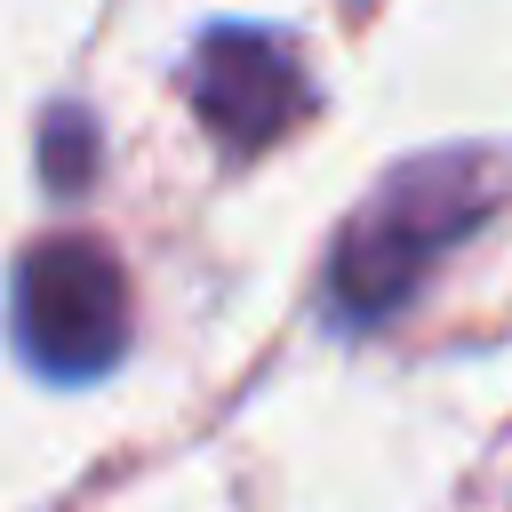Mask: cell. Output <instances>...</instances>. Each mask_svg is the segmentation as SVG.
Listing matches in <instances>:
<instances>
[{"label": "cell", "instance_id": "obj_1", "mask_svg": "<svg viewBox=\"0 0 512 512\" xmlns=\"http://www.w3.org/2000/svg\"><path fill=\"white\" fill-rule=\"evenodd\" d=\"M496 192H504V176H496L488 152H424V160L392 168V176L352 208V224L336 232L328 312H336L344 328L392 320V312L424 288V272H432L456 240H472V232L488 224Z\"/></svg>", "mask_w": 512, "mask_h": 512}, {"label": "cell", "instance_id": "obj_2", "mask_svg": "<svg viewBox=\"0 0 512 512\" xmlns=\"http://www.w3.org/2000/svg\"><path fill=\"white\" fill-rule=\"evenodd\" d=\"M16 352L56 384H96L128 344V272L96 232H48L8 280Z\"/></svg>", "mask_w": 512, "mask_h": 512}, {"label": "cell", "instance_id": "obj_4", "mask_svg": "<svg viewBox=\"0 0 512 512\" xmlns=\"http://www.w3.org/2000/svg\"><path fill=\"white\" fill-rule=\"evenodd\" d=\"M48 176L72 192L88 176V120L80 112H48Z\"/></svg>", "mask_w": 512, "mask_h": 512}, {"label": "cell", "instance_id": "obj_3", "mask_svg": "<svg viewBox=\"0 0 512 512\" xmlns=\"http://www.w3.org/2000/svg\"><path fill=\"white\" fill-rule=\"evenodd\" d=\"M184 96L216 128L224 152H264L312 112V80H304L296 48L280 32H264V24H208L192 40Z\"/></svg>", "mask_w": 512, "mask_h": 512}]
</instances>
